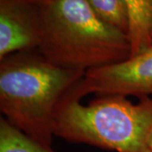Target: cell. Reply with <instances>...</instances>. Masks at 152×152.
<instances>
[{
	"instance_id": "6da1fadb",
	"label": "cell",
	"mask_w": 152,
	"mask_h": 152,
	"mask_svg": "<svg viewBox=\"0 0 152 152\" xmlns=\"http://www.w3.org/2000/svg\"><path fill=\"white\" fill-rule=\"evenodd\" d=\"M86 72L62 68L42 53L0 60V110L13 126L52 147L58 107Z\"/></svg>"
},
{
	"instance_id": "7a4b0ae2",
	"label": "cell",
	"mask_w": 152,
	"mask_h": 152,
	"mask_svg": "<svg viewBox=\"0 0 152 152\" xmlns=\"http://www.w3.org/2000/svg\"><path fill=\"white\" fill-rule=\"evenodd\" d=\"M39 13L38 49L56 65L86 72L131 57L129 36L102 21L86 0H53Z\"/></svg>"
},
{
	"instance_id": "3957f363",
	"label": "cell",
	"mask_w": 152,
	"mask_h": 152,
	"mask_svg": "<svg viewBox=\"0 0 152 152\" xmlns=\"http://www.w3.org/2000/svg\"><path fill=\"white\" fill-rule=\"evenodd\" d=\"M152 129V100L134 104L123 96H102L83 105L66 95L55 115L53 134L66 141L116 152H144Z\"/></svg>"
},
{
	"instance_id": "277c9868",
	"label": "cell",
	"mask_w": 152,
	"mask_h": 152,
	"mask_svg": "<svg viewBox=\"0 0 152 152\" xmlns=\"http://www.w3.org/2000/svg\"><path fill=\"white\" fill-rule=\"evenodd\" d=\"M91 93L140 98L152 94V48L124 61L86 71L69 95L80 101Z\"/></svg>"
},
{
	"instance_id": "5b68a950",
	"label": "cell",
	"mask_w": 152,
	"mask_h": 152,
	"mask_svg": "<svg viewBox=\"0 0 152 152\" xmlns=\"http://www.w3.org/2000/svg\"><path fill=\"white\" fill-rule=\"evenodd\" d=\"M39 8L21 0H0V60L39 48Z\"/></svg>"
},
{
	"instance_id": "8992f818",
	"label": "cell",
	"mask_w": 152,
	"mask_h": 152,
	"mask_svg": "<svg viewBox=\"0 0 152 152\" xmlns=\"http://www.w3.org/2000/svg\"><path fill=\"white\" fill-rule=\"evenodd\" d=\"M129 15L131 56L152 48V0H124Z\"/></svg>"
},
{
	"instance_id": "52a82bcc",
	"label": "cell",
	"mask_w": 152,
	"mask_h": 152,
	"mask_svg": "<svg viewBox=\"0 0 152 152\" xmlns=\"http://www.w3.org/2000/svg\"><path fill=\"white\" fill-rule=\"evenodd\" d=\"M0 152H54L51 146L27 135L7 120L0 118Z\"/></svg>"
},
{
	"instance_id": "ba28073f",
	"label": "cell",
	"mask_w": 152,
	"mask_h": 152,
	"mask_svg": "<svg viewBox=\"0 0 152 152\" xmlns=\"http://www.w3.org/2000/svg\"><path fill=\"white\" fill-rule=\"evenodd\" d=\"M102 21L129 33V15L124 0H86Z\"/></svg>"
},
{
	"instance_id": "9c48e42d",
	"label": "cell",
	"mask_w": 152,
	"mask_h": 152,
	"mask_svg": "<svg viewBox=\"0 0 152 152\" xmlns=\"http://www.w3.org/2000/svg\"><path fill=\"white\" fill-rule=\"evenodd\" d=\"M21 1H25L26 3H29V4H32V5H35L38 7V8H40L42 6L48 4V3H50L53 0H21Z\"/></svg>"
},
{
	"instance_id": "30bf717a",
	"label": "cell",
	"mask_w": 152,
	"mask_h": 152,
	"mask_svg": "<svg viewBox=\"0 0 152 152\" xmlns=\"http://www.w3.org/2000/svg\"><path fill=\"white\" fill-rule=\"evenodd\" d=\"M144 152H152V129L147 137Z\"/></svg>"
}]
</instances>
